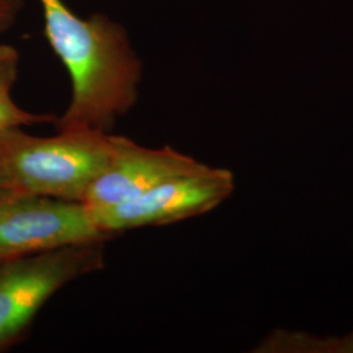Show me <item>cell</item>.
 <instances>
[{
    "label": "cell",
    "mask_w": 353,
    "mask_h": 353,
    "mask_svg": "<svg viewBox=\"0 0 353 353\" xmlns=\"http://www.w3.org/2000/svg\"><path fill=\"white\" fill-rule=\"evenodd\" d=\"M45 37L72 85L58 131L110 132L138 101L143 63L126 29L103 13L81 19L63 0H38Z\"/></svg>",
    "instance_id": "1"
},
{
    "label": "cell",
    "mask_w": 353,
    "mask_h": 353,
    "mask_svg": "<svg viewBox=\"0 0 353 353\" xmlns=\"http://www.w3.org/2000/svg\"><path fill=\"white\" fill-rule=\"evenodd\" d=\"M112 134L85 130L34 137L21 127L0 132L1 189L83 202L106 168Z\"/></svg>",
    "instance_id": "2"
},
{
    "label": "cell",
    "mask_w": 353,
    "mask_h": 353,
    "mask_svg": "<svg viewBox=\"0 0 353 353\" xmlns=\"http://www.w3.org/2000/svg\"><path fill=\"white\" fill-rule=\"evenodd\" d=\"M103 243L75 245L0 261V350L24 334L58 290L101 268Z\"/></svg>",
    "instance_id": "3"
},
{
    "label": "cell",
    "mask_w": 353,
    "mask_h": 353,
    "mask_svg": "<svg viewBox=\"0 0 353 353\" xmlns=\"http://www.w3.org/2000/svg\"><path fill=\"white\" fill-rule=\"evenodd\" d=\"M85 203L0 189V258L106 242Z\"/></svg>",
    "instance_id": "4"
},
{
    "label": "cell",
    "mask_w": 353,
    "mask_h": 353,
    "mask_svg": "<svg viewBox=\"0 0 353 353\" xmlns=\"http://www.w3.org/2000/svg\"><path fill=\"white\" fill-rule=\"evenodd\" d=\"M234 188V174L229 169L202 164L131 201L88 207L97 227L113 236L128 229L168 225L208 214L229 199Z\"/></svg>",
    "instance_id": "5"
},
{
    "label": "cell",
    "mask_w": 353,
    "mask_h": 353,
    "mask_svg": "<svg viewBox=\"0 0 353 353\" xmlns=\"http://www.w3.org/2000/svg\"><path fill=\"white\" fill-rule=\"evenodd\" d=\"M202 164L172 147L147 148L126 137L112 135L108 165L89 186L83 203L99 207L131 201L166 179L192 172Z\"/></svg>",
    "instance_id": "6"
},
{
    "label": "cell",
    "mask_w": 353,
    "mask_h": 353,
    "mask_svg": "<svg viewBox=\"0 0 353 353\" xmlns=\"http://www.w3.org/2000/svg\"><path fill=\"white\" fill-rule=\"evenodd\" d=\"M20 55L11 45L0 43V132L14 127L55 122L52 114L29 113L12 100V88L19 76Z\"/></svg>",
    "instance_id": "7"
},
{
    "label": "cell",
    "mask_w": 353,
    "mask_h": 353,
    "mask_svg": "<svg viewBox=\"0 0 353 353\" xmlns=\"http://www.w3.org/2000/svg\"><path fill=\"white\" fill-rule=\"evenodd\" d=\"M256 352H353V332L343 339H318L300 332L275 331Z\"/></svg>",
    "instance_id": "8"
},
{
    "label": "cell",
    "mask_w": 353,
    "mask_h": 353,
    "mask_svg": "<svg viewBox=\"0 0 353 353\" xmlns=\"http://www.w3.org/2000/svg\"><path fill=\"white\" fill-rule=\"evenodd\" d=\"M23 6V0H0V33H4L16 23Z\"/></svg>",
    "instance_id": "9"
},
{
    "label": "cell",
    "mask_w": 353,
    "mask_h": 353,
    "mask_svg": "<svg viewBox=\"0 0 353 353\" xmlns=\"http://www.w3.org/2000/svg\"><path fill=\"white\" fill-rule=\"evenodd\" d=\"M0 189H1V181H0Z\"/></svg>",
    "instance_id": "10"
},
{
    "label": "cell",
    "mask_w": 353,
    "mask_h": 353,
    "mask_svg": "<svg viewBox=\"0 0 353 353\" xmlns=\"http://www.w3.org/2000/svg\"><path fill=\"white\" fill-rule=\"evenodd\" d=\"M1 259H3V258H0V261H1Z\"/></svg>",
    "instance_id": "11"
}]
</instances>
